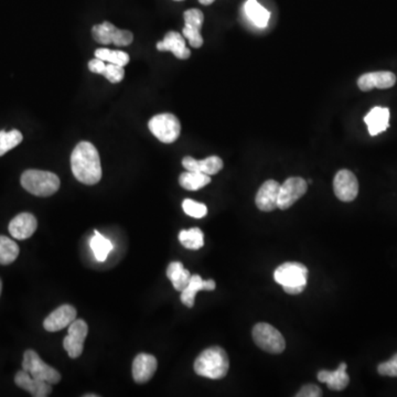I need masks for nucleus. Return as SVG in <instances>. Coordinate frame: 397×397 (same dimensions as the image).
<instances>
[{"mask_svg": "<svg viewBox=\"0 0 397 397\" xmlns=\"http://www.w3.org/2000/svg\"><path fill=\"white\" fill-rule=\"evenodd\" d=\"M71 168L78 181L97 185L102 179L101 159L93 144L81 141L71 155Z\"/></svg>", "mask_w": 397, "mask_h": 397, "instance_id": "obj_1", "label": "nucleus"}, {"mask_svg": "<svg viewBox=\"0 0 397 397\" xmlns=\"http://www.w3.org/2000/svg\"><path fill=\"white\" fill-rule=\"evenodd\" d=\"M193 369L200 377L211 379H223L230 369L228 353L221 347L205 349L195 360Z\"/></svg>", "mask_w": 397, "mask_h": 397, "instance_id": "obj_2", "label": "nucleus"}, {"mask_svg": "<svg viewBox=\"0 0 397 397\" xmlns=\"http://www.w3.org/2000/svg\"><path fill=\"white\" fill-rule=\"evenodd\" d=\"M308 270L300 263H284L276 268L274 279L283 286L284 291L289 295H298L307 287Z\"/></svg>", "mask_w": 397, "mask_h": 397, "instance_id": "obj_3", "label": "nucleus"}, {"mask_svg": "<svg viewBox=\"0 0 397 397\" xmlns=\"http://www.w3.org/2000/svg\"><path fill=\"white\" fill-rule=\"evenodd\" d=\"M21 186L36 197H50L60 188V179L53 172L30 169L21 176Z\"/></svg>", "mask_w": 397, "mask_h": 397, "instance_id": "obj_4", "label": "nucleus"}, {"mask_svg": "<svg viewBox=\"0 0 397 397\" xmlns=\"http://www.w3.org/2000/svg\"><path fill=\"white\" fill-rule=\"evenodd\" d=\"M253 340L257 347L272 354H279L286 348L285 339L276 328L266 322H260L253 328Z\"/></svg>", "mask_w": 397, "mask_h": 397, "instance_id": "obj_5", "label": "nucleus"}, {"mask_svg": "<svg viewBox=\"0 0 397 397\" xmlns=\"http://www.w3.org/2000/svg\"><path fill=\"white\" fill-rule=\"evenodd\" d=\"M149 130L161 143L172 144L179 138L181 125L174 114L156 115L148 123Z\"/></svg>", "mask_w": 397, "mask_h": 397, "instance_id": "obj_6", "label": "nucleus"}, {"mask_svg": "<svg viewBox=\"0 0 397 397\" xmlns=\"http://www.w3.org/2000/svg\"><path fill=\"white\" fill-rule=\"evenodd\" d=\"M22 370L28 372L34 379L48 382L50 384H57L61 381V374L42 361L38 353L34 350H27L24 353Z\"/></svg>", "mask_w": 397, "mask_h": 397, "instance_id": "obj_7", "label": "nucleus"}, {"mask_svg": "<svg viewBox=\"0 0 397 397\" xmlns=\"http://www.w3.org/2000/svg\"><path fill=\"white\" fill-rule=\"evenodd\" d=\"M88 335V326L84 320L76 319L68 327V335L63 340V348L72 358L83 353L84 342Z\"/></svg>", "mask_w": 397, "mask_h": 397, "instance_id": "obj_8", "label": "nucleus"}, {"mask_svg": "<svg viewBox=\"0 0 397 397\" xmlns=\"http://www.w3.org/2000/svg\"><path fill=\"white\" fill-rule=\"evenodd\" d=\"M308 189L306 180L299 176H291L284 182L278 195L277 208L287 210L300 199Z\"/></svg>", "mask_w": 397, "mask_h": 397, "instance_id": "obj_9", "label": "nucleus"}, {"mask_svg": "<svg viewBox=\"0 0 397 397\" xmlns=\"http://www.w3.org/2000/svg\"><path fill=\"white\" fill-rule=\"evenodd\" d=\"M333 191L335 197L343 202L354 200L358 193V182L356 174L347 169L337 172L333 179Z\"/></svg>", "mask_w": 397, "mask_h": 397, "instance_id": "obj_10", "label": "nucleus"}, {"mask_svg": "<svg viewBox=\"0 0 397 397\" xmlns=\"http://www.w3.org/2000/svg\"><path fill=\"white\" fill-rule=\"evenodd\" d=\"M185 17V28L182 34L189 41L190 46L193 48L202 47L203 38L200 30L204 21V15L199 9H189L183 13Z\"/></svg>", "mask_w": 397, "mask_h": 397, "instance_id": "obj_11", "label": "nucleus"}, {"mask_svg": "<svg viewBox=\"0 0 397 397\" xmlns=\"http://www.w3.org/2000/svg\"><path fill=\"white\" fill-rule=\"evenodd\" d=\"M76 309L71 305H62L48 316L43 321L44 329L57 333L68 328L76 319Z\"/></svg>", "mask_w": 397, "mask_h": 397, "instance_id": "obj_12", "label": "nucleus"}, {"mask_svg": "<svg viewBox=\"0 0 397 397\" xmlns=\"http://www.w3.org/2000/svg\"><path fill=\"white\" fill-rule=\"evenodd\" d=\"M158 368L155 356L147 353H141L132 362V377L138 384H144L153 379Z\"/></svg>", "mask_w": 397, "mask_h": 397, "instance_id": "obj_13", "label": "nucleus"}, {"mask_svg": "<svg viewBox=\"0 0 397 397\" xmlns=\"http://www.w3.org/2000/svg\"><path fill=\"white\" fill-rule=\"evenodd\" d=\"M38 228V221L32 213H20L9 223L8 230L13 239L24 241L34 235Z\"/></svg>", "mask_w": 397, "mask_h": 397, "instance_id": "obj_14", "label": "nucleus"}, {"mask_svg": "<svg viewBox=\"0 0 397 397\" xmlns=\"http://www.w3.org/2000/svg\"><path fill=\"white\" fill-rule=\"evenodd\" d=\"M15 383L34 397H47L53 393V384L34 379L25 370H21L15 375Z\"/></svg>", "mask_w": 397, "mask_h": 397, "instance_id": "obj_15", "label": "nucleus"}, {"mask_svg": "<svg viewBox=\"0 0 397 397\" xmlns=\"http://www.w3.org/2000/svg\"><path fill=\"white\" fill-rule=\"evenodd\" d=\"M396 83V76L394 73L389 71H379V72L365 73L358 80V86L361 91H371L373 88H391Z\"/></svg>", "mask_w": 397, "mask_h": 397, "instance_id": "obj_16", "label": "nucleus"}, {"mask_svg": "<svg viewBox=\"0 0 397 397\" xmlns=\"http://www.w3.org/2000/svg\"><path fill=\"white\" fill-rule=\"evenodd\" d=\"M279 189H281V185L275 180L265 181L255 197L257 208L264 212H272L277 209Z\"/></svg>", "mask_w": 397, "mask_h": 397, "instance_id": "obj_17", "label": "nucleus"}, {"mask_svg": "<svg viewBox=\"0 0 397 397\" xmlns=\"http://www.w3.org/2000/svg\"><path fill=\"white\" fill-rule=\"evenodd\" d=\"M182 166L188 172H202V174L213 176L220 172L223 168V160L218 156H211L203 160H197L193 157H185L182 159Z\"/></svg>", "mask_w": 397, "mask_h": 397, "instance_id": "obj_18", "label": "nucleus"}, {"mask_svg": "<svg viewBox=\"0 0 397 397\" xmlns=\"http://www.w3.org/2000/svg\"><path fill=\"white\" fill-rule=\"evenodd\" d=\"M157 49L159 51H170L180 60H187L191 55L190 50L186 47L185 38L176 32H168L165 39L157 43Z\"/></svg>", "mask_w": 397, "mask_h": 397, "instance_id": "obj_19", "label": "nucleus"}, {"mask_svg": "<svg viewBox=\"0 0 397 397\" xmlns=\"http://www.w3.org/2000/svg\"><path fill=\"white\" fill-rule=\"evenodd\" d=\"M216 287V281L212 279L203 281L200 275L191 276L187 287L181 291V302L188 308H193L195 306V296L199 291H214Z\"/></svg>", "mask_w": 397, "mask_h": 397, "instance_id": "obj_20", "label": "nucleus"}, {"mask_svg": "<svg viewBox=\"0 0 397 397\" xmlns=\"http://www.w3.org/2000/svg\"><path fill=\"white\" fill-rule=\"evenodd\" d=\"M318 379L321 383H326L333 391H342L350 382V377L347 374V364L342 362L335 371L322 370L318 373Z\"/></svg>", "mask_w": 397, "mask_h": 397, "instance_id": "obj_21", "label": "nucleus"}, {"mask_svg": "<svg viewBox=\"0 0 397 397\" xmlns=\"http://www.w3.org/2000/svg\"><path fill=\"white\" fill-rule=\"evenodd\" d=\"M364 122L368 125L370 135H379L389 128V109L386 107H374L364 117Z\"/></svg>", "mask_w": 397, "mask_h": 397, "instance_id": "obj_22", "label": "nucleus"}, {"mask_svg": "<svg viewBox=\"0 0 397 397\" xmlns=\"http://www.w3.org/2000/svg\"><path fill=\"white\" fill-rule=\"evenodd\" d=\"M191 276L193 275L190 274L189 270H186L180 262L170 263L167 268V277L172 281L174 288L180 293L187 287Z\"/></svg>", "mask_w": 397, "mask_h": 397, "instance_id": "obj_23", "label": "nucleus"}, {"mask_svg": "<svg viewBox=\"0 0 397 397\" xmlns=\"http://www.w3.org/2000/svg\"><path fill=\"white\" fill-rule=\"evenodd\" d=\"M245 13L258 28H266L270 18V13L264 8L257 0H247L244 5Z\"/></svg>", "mask_w": 397, "mask_h": 397, "instance_id": "obj_24", "label": "nucleus"}, {"mask_svg": "<svg viewBox=\"0 0 397 397\" xmlns=\"http://www.w3.org/2000/svg\"><path fill=\"white\" fill-rule=\"evenodd\" d=\"M211 182V176L202 172H188L180 174L179 183L183 189L189 191H197L201 188L208 186Z\"/></svg>", "mask_w": 397, "mask_h": 397, "instance_id": "obj_25", "label": "nucleus"}, {"mask_svg": "<svg viewBox=\"0 0 397 397\" xmlns=\"http://www.w3.org/2000/svg\"><path fill=\"white\" fill-rule=\"evenodd\" d=\"M179 241L182 246L186 249L197 251V249H202L204 245V234L197 228L182 230L179 233Z\"/></svg>", "mask_w": 397, "mask_h": 397, "instance_id": "obj_26", "label": "nucleus"}, {"mask_svg": "<svg viewBox=\"0 0 397 397\" xmlns=\"http://www.w3.org/2000/svg\"><path fill=\"white\" fill-rule=\"evenodd\" d=\"M91 249L94 256L99 262H105L109 253L112 252L114 245L107 237H103L99 232L95 231L91 239Z\"/></svg>", "mask_w": 397, "mask_h": 397, "instance_id": "obj_27", "label": "nucleus"}, {"mask_svg": "<svg viewBox=\"0 0 397 397\" xmlns=\"http://www.w3.org/2000/svg\"><path fill=\"white\" fill-rule=\"evenodd\" d=\"M19 246L9 237L0 235V265H11L19 256Z\"/></svg>", "mask_w": 397, "mask_h": 397, "instance_id": "obj_28", "label": "nucleus"}, {"mask_svg": "<svg viewBox=\"0 0 397 397\" xmlns=\"http://www.w3.org/2000/svg\"><path fill=\"white\" fill-rule=\"evenodd\" d=\"M95 57H99L101 60L107 63H113V64L120 65L125 67L130 62V55L120 50H111L106 48H101L95 51Z\"/></svg>", "mask_w": 397, "mask_h": 397, "instance_id": "obj_29", "label": "nucleus"}, {"mask_svg": "<svg viewBox=\"0 0 397 397\" xmlns=\"http://www.w3.org/2000/svg\"><path fill=\"white\" fill-rule=\"evenodd\" d=\"M22 139L24 137L19 130H13L11 132L1 130L0 132V156H4L5 153L17 147Z\"/></svg>", "mask_w": 397, "mask_h": 397, "instance_id": "obj_30", "label": "nucleus"}, {"mask_svg": "<svg viewBox=\"0 0 397 397\" xmlns=\"http://www.w3.org/2000/svg\"><path fill=\"white\" fill-rule=\"evenodd\" d=\"M116 30L117 28L114 25L111 24L109 21H105L103 24L94 26L92 29V34H93L95 41L107 46V44L113 43V36H114Z\"/></svg>", "mask_w": 397, "mask_h": 397, "instance_id": "obj_31", "label": "nucleus"}, {"mask_svg": "<svg viewBox=\"0 0 397 397\" xmlns=\"http://www.w3.org/2000/svg\"><path fill=\"white\" fill-rule=\"evenodd\" d=\"M182 209L185 211L186 214L195 218H202L208 214L207 205L191 200V199H186L182 202Z\"/></svg>", "mask_w": 397, "mask_h": 397, "instance_id": "obj_32", "label": "nucleus"}, {"mask_svg": "<svg viewBox=\"0 0 397 397\" xmlns=\"http://www.w3.org/2000/svg\"><path fill=\"white\" fill-rule=\"evenodd\" d=\"M103 76L111 82V83H120V81L125 78L124 67L109 63L105 67Z\"/></svg>", "mask_w": 397, "mask_h": 397, "instance_id": "obj_33", "label": "nucleus"}, {"mask_svg": "<svg viewBox=\"0 0 397 397\" xmlns=\"http://www.w3.org/2000/svg\"><path fill=\"white\" fill-rule=\"evenodd\" d=\"M377 372L382 377H397V353L389 361L379 364Z\"/></svg>", "mask_w": 397, "mask_h": 397, "instance_id": "obj_34", "label": "nucleus"}, {"mask_svg": "<svg viewBox=\"0 0 397 397\" xmlns=\"http://www.w3.org/2000/svg\"><path fill=\"white\" fill-rule=\"evenodd\" d=\"M132 41H134V36H132V32L117 28L114 36H113V43L115 46H117V47H126V46H130Z\"/></svg>", "mask_w": 397, "mask_h": 397, "instance_id": "obj_35", "label": "nucleus"}, {"mask_svg": "<svg viewBox=\"0 0 397 397\" xmlns=\"http://www.w3.org/2000/svg\"><path fill=\"white\" fill-rule=\"evenodd\" d=\"M322 396L321 389L317 385H305L296 394V397H320Z\"/></svg>", "mask_w": 397, "mask_h": 397, "instance_id": "obj_36", "label": "nucleus"}, {"mask_svg": "<svg viewBox=\"0 0 397 397\" xmlns=\"http://www.w3.org/2000/svg\"><path fill=\"white\" fill-rule=\"evenodd\" d=\"M105 67H106V62L105 61L101 60L99 57H95L93 60L90 61L88 63V69L93 73H97V74H102L104 73Z\"/></svg>", "mask_w": 397, "mask_h": 397, "instance_id": "obj_37", "label": "nucleus"}, {"mask_svg": "<svg viewBox=\"0 0 397 397\" xmlns=\"http://www.w3.org/2000/svg\"><path fill=\"white\" fill-rule=\"evenodd\" d=\"M199 1H200V4H202V5L209 6L214 3L216 0H199Z\"/></svg>", "mask_w": 397, "mask_h": 397, "instance_id": "obj_38", "label": "nucleus"}, {"mask_svg": "<svg viewBox=\"0 0 397 397\" xmlns=\"http://www.w3.org/2000/svg\"><path fill=\"white\" fill-rule=\"evenodd\" d=\"M1 289H3V283H1V279H0V295H1Z\"/></svg>", "mask_w": 397, "mask_h": 397, "instance_id": "obj_39", "label": "nucleus"}, {"mask_svg": "<svg viewBox=\"0 0 397 397\" xmlns=\"http://www.w3.org/2000/svg\"><path fill=\"white\" fill-rule=\"evenodd\" d=\"M176 1H181V0H176Z\"/></svg>", "mask_w": 397, "mask_h": 397, "instance_id": "obj_40", "label": "nucleus"}]
</instances>
